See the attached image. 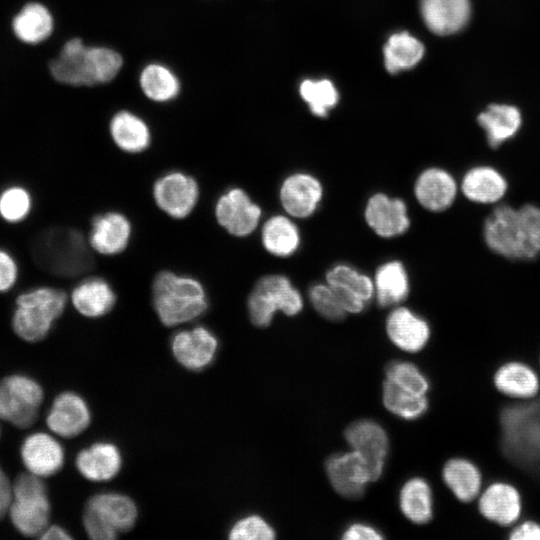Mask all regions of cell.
Masks as SVG:
<instances>
[{
	"label": "cell",
	"instance_id": "cell-1",
	"mask_svg": "<svg viewBox=\"0 0 540 540\" xmlns=\"http://www.w3.org/2000/svg\"><path fill=\"white\" fill-rule=\"evenodd\" d=\"M482 236L495 255L511 261H531L540 255V206L499 203L485 217Z\"/></svg>",
	"mask_w": 540,
	"mask_h": 540
},
{
	"label": "cell",
	"instance_id": "cell-2",
	"mask_svg": "<svg viewBox=\"0 0 540 540\" xmlns=\"http://www.w3.org/2000/svg\"><path fill=\"white\" fill-rule=\"evenodd\" d=\"M152 296L160 321L168 327L192 321L208 307L206 292L199 281L170 271L156 275Z\"/></svg>",
	"mask_w": 540,
	"mask_h": 540
},
{
	"label": "cell",
	"instance_id": "cell-3",
	"mask_svg": "<svg viewBox=\"0 0 540 540\" xmlns=\"http://www.w3.org/2000/svg\"><path fill=\"white\" fill-rule=\"evenodd\" d=\"M67 295L63 290L41 287L21 294L13 315L15 333L29 342H37L46 337L53 322L63 313Z\"/></svg>",
	"mask_w": 540,
	"mask_h": 540
},
{
	"label": "cell",
	"instance_id": "cell-4",
	"mask_svg": "<svg viewBox=\"0 0 540 540\" xmlns=\"http://www.w3.org/2000/svg\"><path fill=\"white\" fill-rule=\"evenodd\" d=\"M138 516L134 501L123 494L105 492L88 499L84 514V529L93 540H113L132 529Z\"/></svg>",
	"mask_w": 540,
	"mask_h": 540
},
{
	"label": "cell",
	"instance_id": "cell-5",
	"mask_svg": "<svg viewBox=\"0 0 540 540\" xmlns=\"http://www.w3.org/2000/svg\"><path fill=\"white\" fill-rule=\"evenodd\" d=\"M10 516L14 526L25 536L41 535L48 527L50 503L46 487L33 473L19 475L13 486Z\"/></svg>",
	"mask_w": 540,
	"mask_h": 540
},
{
	"label": "cell",
	"instance_id": "cell-6",
	"mask_svg": "<svg viewBox=\"0 0 540 540\" xmlns=\"http://www.w3.org/2000/svg\"><path fill=\"white\" fill-rule=\"evenodd\" d=\"M303 308L300 293L283 275L264 276L255 284L248 298V314L257 327L270 325L275 312L288 316L298 314Z\"/></svg>",
	"mask_w": 540,
	"mask_h": 540
},
{
	"label": "cell",
	"instance_id": "cell-7",
	"mask_svg": "<svg viewBox=\"0 0 540 540\" xmlns=\"http://www.w3.org/2000/svg\"><path fill=\"white\" fill-rule=\"evenodd\" d=\"M43 262L52 272L76 276L93 267V256L84 236L74 229H55L43 238Z\"/></svg>",
	"mask_w": 540,
	"mask_h": 540
},
{
	"label": "cell",
	"instance_id": "cell-8",
	"mask_svg": "<svg viewBox=\"0 0 540 540\" xmlns=\"http://www.w3.org/2000/svg\"><path fill=\"white\" fill-rule=\"evenodd\" d=\"M42 401L43 390L31 378L12 375L0 381V418L18 428L35 423Z\"/></svg>",
	"mask_w": 540,
	"mask_h": 540
},
{
	"label": "cell",
	"instance_id": "cell-9",
	"mask_svg": "<svg viewBox=\"0 0 540 540\" xmlns=\"http://www.w3.org/2000/svg\"><path fill=\"white\" fill-rule=\"evenodd\" d=\"M476 505L488 521L510 529L522 516V497L518 488L506 481H493L486 485Z\"/></svg>",
	"mask_w": 540,
	"mask_h": 540
},
{
	"label": "cell",
	"instance_id": "cell-10",
	"mask_svg": "<svg viewBox=\"0 0 540 540\" xmlns=\"http://www.w3.org/2000/svg\"><path fill=\"white\" fill-rule=\"evenodd\" d=\"M325 470L334 490L347 499L360 498L374 481L367 462L353 450L330 456Z\"/></svg>",
	"mask_w": 540,
	"mask_h": 540
},
{
	"label": "cell",
	"instance_id": "cell-11",
	"mask_svg": "<svg viewBox=\"0 0 540 540\" xmlns=\"http://www.w3.org/2000/svg\"><path fill=\"white\" fill-rule=\"evenodd\" d=\"M351 447L368 464L373 480L382 475L388 453L389 440L384 428L373 420H358L351 423L344 432Z\"/></svg>",
	"mask_w": 540,
	"mask_h": 540
},
{
	"label": "cell",
	"instance_id": "cell-12",
	"mask_svg": "<svg viewBox=\"0 0 540 540\" xmlns=\"http://www.w3.org/2000/svg\"><path fill=\"white\" fill-rule=\"evenodd\" d=\"M198 195L196 180L179 171L163 175L153 186V196L158 207L177 219L186 217L193 210Z\"/></svg>",
	"mask_w": 540,
	"mask_h": 540
},
{
	"label": "cell",
	"instance_id": "cell-13",
	"mask_svg": "<svg viewBox=\"0 0 540 540\" xmlns=\"http://www.w3.org/2000/svg\"><path fill=\"white\" fill-rule=\"evenodd\" d=\"M218 223L234 236H247L258 226L261 209L246 192L232 188L222 194L215 206Z\"/></svg>",
	"mask_w": 540,
	"mask_h": 540
},
{
	"label": "cell",
	"instance_id": "cell-14",
	"mask_svg": "<svg viewBox=\"0 0 540 540\" xmlns=\"http://www.w3.org/2000/svg\"><path fill=\"white\" fill-rule=\"evenodd\" d=\"M217 349V338L203 326L182 330L171 341L176 361L187 370L195 372L202 371L213 362Z\"/></svg>",
	"mask_w": 540,
	"mask_h": 540
},
{
	"label": "cell",
	"instance_id": "cell-15",
	"mask_svg": "<svg viewBox=\"0 0 540 540\" xmlns=\"http://www.w3.org/2000/svg\"><path fill=\"white\" fill-rule=\"evenodd\" d=\"M55 80L72 86H93L96 84L90 46L73 38L65 43L59 55L49 66Z\"/></svg>",
	"mask_w": 540,
	"mask_h": 540
},
{
	"label": "cell",
	"instance_id": "cell-16",
	"mask_svg": "<svg viewBox=\"0 0 540 540\" xmlns=\"http://www.w3.org/2000/svg\"><path fill=\"white\" fill-rule=\"evenodd\" d=\"M326 280L347 313L361 312L374 295L372 279L348 265L331 268Z\"/></svg>",
	"mask_w": 540,
	"mask_h": 540
},
{
	"label": "cell",
	"instance_id": "cell-17",
	"mask_svg": "<svg viewBox=\"0 0 540 540\" xmlns=\"http://www.w3.org/2000/svg\"><path fill=\"white\" fill-rule=\"evenodd\" d=\"M508 188L507 178L497 168L487 164L469 168L460 184L463 196L480 205L498 204L507 194Z\"/></svg>",
	"mask_w": 540,
	"mask_h": 540
},
{
	"label": "cell",
	"instance_id": "cell-18",
	"mask_svg": "<svg viewBox=\"0 0 540 540\" xmlns=\"http://www.w3.org/2000/svg\"><path fill=\"white\" fill-rule=\"evenodd\" d=\"M91 422L85 400L74 392L59 394L48 413L47 425L57 435L72 438L81 434Z\"/></svg>",
	"mask_w": 540,
	"mask_h": 540
},
{
	"label": "cell",
	"instance_id": "cell-19",
	"mask_svg": "<svg viewBox=\"0 0 540 540\" xmlns=\"http://www.w3.org/2000/svg\"><path fill=\"white\" fill-rule=\"evenodd\" d=\"M457 192L458 185L453 175L439 167L424 170L414 186L416 199L431 212H442L450 208Z\"/></svg>",
	"mask_w": 540,
	"mask_h": 540
},
{
	"label": "cell",
	"instance_id": "cell-20",
	"mask_svg": "<svg viewBox=\"0 0 540 540\" xmlns=\"http://www.w3.org/2000/svg\"><path fill=\"white\" fill-rule=\"evenodd\" d=\"M365 219L377 235L386 238L403 234L410 225L405 203L382 193L368 200Z\"/></svg>",
	"mask_w": 540,
	"mask_h": 540
},
{
	"label": "cell",
	"instance_id": "cell-21",
	"mask_svg": "<svg viewBox=\"0 0 540 540\" xmlns=\"http://www.w3.org/2000/svg\"><path fill=\"white\" fill-rule=\"evenodd\" d=\"M386 332L396 347L409 353L422 350L431 335L428 322L406 307L390 312L386 320Z\"/></svg>",
	"mask_w": 540,
	"mask_h": 540
},
{
	"label": "cell",
	"instance_id": "cell-22",
	"mask_svg": "<svg viewBox=\"0 0 540 540\" xmlns=\"http://www.w3.org/2000/svg\"><path fill=\"white\" fill-rule=\"evenodd\" d=\"M322 194L320 182L307 173H295L287 177L280 188L283 208L297 218H306L314 213Z\"/></svg>",
	"mask_w": 540,
	"mask_h": 540
},
{
	"label": "cell",
	"instance_id": "cell-23",
	"mask_svg": "<svg viewBox=\"0 0 540 540\" xmlns=\"http://www.w3.org/2000/svg\"><path fill=\"white\" fill-rule=\"evenodd\" d=\"M493 383L496 390L509 399H531L540 392L539 373L529 364L517 360L499 366Z\"/></svg>",
	"mask_w": 540,
	"mask_h": 540
},
{
	"label": "cell",
	"instance_id": "cell-24",
	"mask_svg": "<svg viewBox=\"0 0 540 540\" xmlns=\"http://www.w3.org/2000/svg\"><path fill=\"white\" fill-rule=\"evenodd\" d=\"M442 480L454 498L461 503H473L484 488L483 475L470 459L455 456L442 468Z\"/></svg>",
	"mask_w": 540,
	"mask_h": 540
},
{
	"label": "cell",
	"instance_id": "cell-25",
	"mask_svg": "<svg viewBox=\"0 0 540 540\" xmlns=\"http://www.w3.org/2000/svg\"><path fill=\"white\" fill-rule=\"evenodd\" d=\"M420 11L430 31L449 35L467 24L471 7L469 0H421Z\"/></svg>",
	"mask_w": 540,
	"mask_h": 540
},
{
	"label": "cell",
	"instance_id": "cell-26",
	"mask_svg": "<svg viewBox=\"0 0 540 540\" xmlns=\"http://www.w3.org/2000/svg\"><path fill=\"white\" fill-rule=\"evenodd\" d=\"M21 455L27 469L39 477L57 473L64 462L62 446L45 433L28 436L22 445Z\"/></svg>",
	"mask_w": 540,
	"mask_h": 540
},
{
	"label": "cell",
	"instance_id": "cell-27",
	"mask_svg": "<svg viewBox=\"0 0 540 540\" xmlns=\"http://www.w3.org/2000/svg\"><path fill=\"white\" fill-rule=\"evenodd\" d=\"M76 467L80 474L90 481H108L119 473L122 456L115 444L96 442L78 453Z\"/></svg>",
	"mask_w": 540,
	"mask_h": 540
},
{
	"label": "cell",
	"instance_id": "cell-28",
	"mask_svg": "<svg viewBox=\"0 0 540 540\" xmlns=\"http://www.w3.org/2000/svg\"><path fill=\"white\" fill-rule=\"evenodd\" d=\"M131 235V224L121 213L107 212L92 220L90 246L98 253L115 255L126 248Z\"/></svg>",
	"mask_w": 540,
	"mask_h": 540
},
{
	"label": "cell",
	"instance_id": "cell-29",
	"mask_svg": "<svg viewBox=\"0 0 540 540\" xmlns=\"http://www.w3.org/2000/svg\"><path fill=\"white\" fill-rule=\"evenodd\" d=\"M490 148L496 149L514 137L522 124L520 111L511 105L492 104L477 117Z\"/></svg>",
	"mask_w": 540,
	"mask_h": 540
},
{
	"label": "cell",
	"instance_id": "cell-30",
	"mask_svg": "<svg viewBox=\"0 0 540 540\" xmlns=\"http://www.w3.org/2000/svg\"><path fill=\"white\" fill-rule=\"evenodd\" d=\"M71 301L80 314L96 318L112 310L116 295L107 281L94 277L82 281L73 289Z\"/></svg>",
	"mask_w": 540,
	"mask_h": 540
},
{
	"label": "cell",
	"instance_id": "cell-31",
	"mask_svg": "<svg viewBox=\"0 0 540 540\" xmlns=\"http://www.w3.org/2000/svg\"><path fill=\"white\" fill-rule=\"evenodd\" d=\"M409 293V281L405 267L399 261L382 264L376 271L374 294L381 307L401 303Z\"/></svg>",
	"mask_w": 540,
	"mask_h": 540
},
{
	"label": "cell",
	"instance_id": "cell-32",
	"mask_svg": "<svg viewBox=\"0 0 540 540\" xmlns=\"http://www.w3.org/2000/svg\"><path fill=\"white\" fill-rule=\"evenodd\" d=\"M110 134L115 144L128 153H138L150 144L147 124L137 115L120 111L110 121Z\"/></svg>",
	"mask_w": 540,
	"mask_h": 540
},
{
	"label": "cell",
	"instance_id": "cell-33",
	"mask_svg": "<svg viewBox=\"0 0 540 540\" xmlns=\"http://www.w3.org/2000/svg\"><path fill=\"white\" fill-rule=\"evenodd\" d=\"M404 516L415 524H426L433 518V493L429 483L414 477L404 483L399 494Z\"/></svg>",
	"mask_w": 540,
	"mask_h": 540
},
{
	"label": "cell",
	"instance_id": "cell-34",
	"mask_svg": "<svg viewBox=\"0 0 540 540\" xmlns=\"http://www.w3.org/2000/svg\"><path fill=\"white\" fill-rule=\"evenodd\" d=\"M424 51L422 42L413 35L394 33L383 48L385 68L391 74L410 69L420 62Z\"/></svg>",
	"mask_w": 540,
	"mask_h": 540
},
{
	"label": "cell",
	"instance_id": "cell-35",
	"mask_svg": "<svg viewBox=\"0 0 540 540\" xmlns=\"http://www.w3.org/2000/svg\"><path fill=\"white\" fill-rule=\"evenodd\" d=\"M13 31L23 42L37 44L53 31V17L40 3H29L13 19Z\"/></svg>",
	"mask_w": 540,
	"mask_h": 540
},
{
	"label": "cell",
	"instance_id": "cell-36",
	"mask_svg": "<svg viewBox=\"0 0 540 540\" xmlns=\"http://www.w3.org/2000/svg\"><path fill=\"white\" fill-rule=\"evenodd\" d=\"M262 243L265 249L275 256H289L299 246V230L287 217L273 216L262 227Z\"/></svg>",
	"mask_w": 540,
	"mask_h": 540
},
{
	"label": "cell",
	"instance_id": "cell-37",
	"mask_svg": "<svg viewBox=\"0 0 540 540\" xmlns=\"http://www.w3.org/2000/svg\"><path fill=\"white\" fill-rule=\"evenodd\" d=\"M382 399L387 410L407 420L421 417L429 406L427 395L401 388L388 379L383 383Z\"/></svg>",
	"mask_w": 540,
	"mask_h": 540
},
{
	"label": "cell",
	"instance_id": "cell-38",
	"mask_svg": "<svg viewBox=\"0 0 540 540\" xmlns=\"http://www.w3.org/2000/svg\"><path fill=\"white\" fill-rule=\"evenodd\" d=\"M140 87L149 99L166 102L179 94L180 82L169 68L162 64L152 63L142 70Z\"/></svg>",
	"mask_w": 540,
	"mask_h": 540
},
{
	"label": "cell",
	"instance_id": "cell-39",
	"mask_svg": "<svg viewBox=\"0 0 540 540\" xmlns=\"http://www.w3.org/2000/svg\"><path fill=\"white\" fill-rule=\"evenodd\" d=\"M299 92L309 105L311 112L319 117H325L339 100V94L334 84L328 79L301 82Z\"/></svg>",
	"mask_w": 540,
	"mask_h": 540
},
{
	"label": "cell",
	"instance_id": "cell-40",
	"mask_svg": "<svg viewBox=\"0 0 540 540\" xmlns=\"http://www.w3.org/2000/svg\"><path fill=\"white\" fill-rule=\"evenodd\" d=\"M385 375L386 379L399 387L420 395H427L430 389L427 377L411 362H390L386 367Z\"/></svg>",
	"mask_w": 540,
	"mask_h": 540
},
{
	"label": "cell",
	"instance_id": "cell-41",
	"mask_svg": "<svg viewBox=\"0 0 540 540\" xmlns=\"http://www.w3.org/2000/svg\"><path fill=\"white\" fill-rule=\"evenodd\" d=\"M228 537L232 540H272L275 531L261 516L248 515L234 523Z\"/></svg>",
	"mask_w": 540,
	"mask_h": 540
},
{
	"label": "cell",
	"instance_id": "cell-42",
	"mask_svg": "<svg viewBox=\"0 0 540 540\" xmlns=\"http://www.w3.org/2000/svg\"><path fill=\"white\" fill-rule=\"evenodd\" d=\"M309 299L314 309L330 321H340L347 313L328 284L313 285L309 290Z\"/></svg>",
	"mask_w": 540,
	"mask_h": 540
},
{
	"label": "cell",
	"instance_id": "cell-43",
	"mask_svg": "<svg viewBox=\"0 0 540 540\" xmlns=\"http://www.w3.org/2000/svg\"><path fill=\"white\" fill-rule=\"evenodd\" d=\"M96 84L112 81L121 70V55L108 47L90 46Z\"/></svg>",
	"mask_w": 540,
	"mask_h": 540
},
{
	"label": "cell",
	"instance_id": "cell-44",
	"mask_svg": "<svg viewBox=\"0 0 540 540\" xmlns=\"http://www.w3.org/2000/svg\"><path fill=\"white\" fill-rule=\"evenodd\" d=\"M30 206V196L23 188L11 187L0 196V214L9 222L22 220L28 214Z\"/></svg>",
	"mask_w": 540,
	"mask_h": 540
},
{
	"label": "cell",
	"instance_id": "cell-45",
	"mask_svg": "<svg viewBox=\"0 0 540 540\" xmlns=\"http://www.w3.org/2000/svg\"><path fill=\"white\" fill-rule=\"evenodd\" d=\"M508 540H540V523L533 519H521L510 527Z\"/></svg>",
	"mask_w": 540,
	"mask_h": 540
},
{
	"label": "cell",
	"instance_id": "cell-46",
	"mask_svg": "<svg viewBox=\"0 0 540 540\" xmlns=\"http://www.w3.org/2000/svg\"><path fill=\"white\" fill-rule=\"evenodd\" d=\"M17 277V266L12 257L0 250V292L12 287Z\"/></svg>",
	"mask_w": 540,
	"mask_h": 540
},
{
	"label": "cell",
	"instance_id": "cell-47",
	"mask_svg": "<svg viewBox=\"0 0 540 540\" xmlns=\"http://www.w3.org/2000/svg\"><path fill=\"white\" fill-rule=\"evenodd\" d=\"M342 538L345 540H379L384 537L374 527L357 522L347 527Z\"/></svg>",
	"mask_w": 540,
	"mask_h": 540
},
{
	"label": "cell",
	"instance_id": "cell-48",
	"mask_svg": "<svg viewBox=\"0 0 540 540\" xmlns=\"http://www.w3.org/2000/svg\"><path fill=\"white\" fill-rule=\"evenodd\" d=\"M12 499V486L4 472L0 469V519L9 510Z\"/></svg>",
	"mask_w": 540,
	"mask_h": 540
},
{
	"label": "cell",
	"instance_id": "cell-49",
	"mask_svg": "<svg viewBox=\"0 0 540 540\" xmlns=\"http://www.w3.org/2000/svg\"><path fill=\"white\" fill-rule=\"evenodd\" d=\"M41 539H45V540H53V539L70 540L71 536L63 528L54 525V526L47 527L44 530V532L41 534Z\"/></svg>",
	"mask_w": 540,
	"mask_h": 540
}]
</instances>
